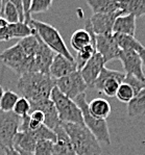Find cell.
Returning <instances> with one entry per match:
<instances>
[{"mask_svg":"<svg viewBox=\"0 0 145 155\" xmlns=\"http://www.w3.org/2000/svg\"><path fill=\"white\" fill-rule=\"evenodd\" d=\"M56 87V79L49 74L30 72L21 75L17 82V90L21 97H24L29 103L50 98L51 92Z\"/></svg>","mask_w":145,"mask_h":155,"instance_id":"1","label":"cell"},{"mask_svg":"<svg viewBox=\"0 0 145 155\" xmlns=\"http://www.w3.org/2000/svg\"><path fill=\"white\" fill-rule=\"evenodd\" d=\"M77 155H101L100 144L95 135L85 125L62 123Z\"/></svg>","mask_w":145,"mask_h":155,"instance_id":"2","label":"cell"},{"mask_svg":"<svg viewBox=\"0 0 145 155\" xmlns=\"http://www.w3.org/2000/svg\"><path fill=\"white\" fill-rule=\"evenodd\" d=\"M28 25L35 30V32L39 35V38L42 40L43 43L47 45L54 53L62 54L70 61H75L71 52L69 51L67 45L65 44L63 37L56 27H53L48 23L34 20V19L29 21Z\"/></svg>","mask_w":145,"mask_h":155,"instance_id":"3","label":"cell"},{"mask_svg":"<svg viewBox=\"0 0 145 155\" xmlns=\"http://www.w3.org/2000/svg\"><path fill=\"white\" fill-rule=\"evenodd\" d=\"M0 61L3 63L4 66L9 68L19 76L24 75L26 73L35 72V56L26 53L19 42L14 46L3 50L0 53Z\"/></svg>","mask_w":145,"mask_h":155,"instance_id":"4","label":"cell"},{"mask_svg":"<svg viewBox=\"0 0 145 155\" xmlns=\"http://www.w3.org/2000/svg\"><path fill=\"white\" fill-rule=\"evenodd\" d=\"M86 93L77 96L74 99L75 103L80 108L84 119V125L95 135L99 143H103L106 145H111V135L106 120L99 119L94 117L89 110V103L87 102Z\"/></svg>","mask_w":145,"mask_h":155,"instance_id":"5","label":"cell"},{"mask_svg":"<svg viewBox=\"0 0 145 155\" xmlns=\"http://www.w3.org/2000/svg\"><path fill=\"white\" fill-rule=\"evenodd\" d=\"M50 99L56 105L59 119L62 123H72L84 125L83 114L74 100L68 98L56 87H53Z\"/></svg>","mask_w":145,"mask_h":155,"instance_id":"6","label":"cell"},{"mask_svg":"<svg viewBox=\"0 0 145 155\" xmlns=\"http://www.w3.org/2000/svg\"><path fill=\"white\" fill-rule=\"evenodd\" d=\"M125 73L117 70H111L106 66L101 69L97 79L93 84V89L103 93L108 97H115L120 83L123 82Z\"/></svg>","mask_w":145,"mask_h":155,"instance_id":"7","label":"cell"},{"mask_svg":"<svg viewBox=\"0 0 145 155\" xmlns=\"http://www.w3.org/2000/svg\"><path fill=\"white\" fill-rule=\"evenodd\" d=\"M21 118L14 111L0 109V148L14 147V137L19 131Z\"/></svg>","mask_w":145,"mask_h":155,"instance_id":"8","label":"cell"},{"mask_svg":"<svg viewBox=\"0 0 145 155\" xmlns=\"http://www.w3.org/2000/svg\"><path fill=\"white\" fill-rule=\"evenodd\" d=\"M56 87L68 98L74 100L77 96L84 94L88 89L87 83L85 82L80 71L76 70L75 72L69 74L67 76L56 80Z\"/></svg>","mask_w":145,"mask_h":155,"instance_id":"9","label":"cell"},{"mask_svg":"<svg viewBox=\"0 0 145 155\" xmlns=\"http://www.w3.org/2000/svg\"><path fill=\"white\" fill-rule=\"evenodd\" d=\"M95 47H96V51L103 56L106 64L113 59L119 58L121 50L115 41L113 33L95 35Z\"/></svg>","mask_w":145,"mask_h":155,"instance_id":"10","label":"cell"},{"mask_svg":"<svg viewBox=\"0 0 145 155\" xmlns=\"http://www.w3.org/2000/svg\"><path fill=\"white\" fill-rule=\"evenodd\" d=\"M118 59H120V61L122 63L125 74L135 76L141 81L145 82V74L143 67H142V61L137 51L121 50Z\"/></svg>","mask_w":145,"mask_h":155,"instance_id":"11","label":"cell"},{"mask_svg":"<svg viewBox=\"0 0 145 155\" xmlns=\"http://www.w3.org/2000/svg\"><path fill=\"white\" fill-rule=\"evenodd\" d=\"M32 110H40L44 114L45 122L44 125L47 126L48 128L53 130L59 124L61 123L59 119L58 110L56 108V105L52 102L50 98L43 99L38 102H32L30 103V111Z\"/></svg>","mask_w":145,"mask_h":155,"instance_id":"12","label":"cell"},{"mask_svg":"<svg viewBox=\"0 0 145 155\" xmlns=\"http://www.w3.org/2000/svg\"><path fill=\"white\" fill-rule=\"evenodd\" d=\"M106 63H104L103 56L100 53L95 51L91 58L87 61V64L84 66V68L80 70V74H82L83 78H84L85 82L87 83L88 87L93 89V84L95 80L97 79L99 73H100L101 69L103 68Z\"/></svg>","mask_w":145,"mask_h":155,"instance_id":"13","label":"cell"},{"mask_svg":"<svg viewBox=\"0 0 145 155\" xmlns=\"http://www.w3.org/2000/svg\"><path fill=\"white\" fill-rule=\"evenodd\" d=\"M37 37H38V47L35 54V72L49 74V69H50L51 63L53 61V57L56 55V53L47 45H45L43 43L42 40L39 38V35H37Z\"/></svg>","mask_w":145,"mask_h":155,"instance_id":"14","label":"cell"},{"mask_svg":"<svg viewBox=\"0 0 145 155\" xmlns=\"http://www.w3.org/2000/svg\"><path fill=\"white\" fill-rule=\"evenodd\" d=\"M76 70L77 66L75 61H70L62 54H56L49 69V75L56 80L75 72Z\"/></svg>","mask_w":145,"mask_h":155,"instance_id":"15","label":"cell"},{"mask_svg":"<svg viewBox=\"0 0 145 155\" xmlns=\"http://www.w3.org/2000/svg\"><path fill=\"white\" fill-rule=\"evenodd\" d=\"M34 30L24 22L8 23L3 29L0 30V42L9 41L14 39H23L32 35Z\"/></svg>","mask_w":145,"mask_h":155,"instance_id":"16","label":"cell"},{"mask_svg":"<svg viewBox=\"0 0 145 155\" xmlns=\"http://www.w3.org/2000/svg\"><path fill=\"white\" fill-rule=\"evenodd\" d=\"M117 17L115 14H93L89 20L95 35L113 33L114 22Z\"/></svg>","mask_w":145,"mask_h":155,"instance_id":"17","label":"cell"},{"mask_svg":"<svg viewBox=\"0 0 145 155\" xmlns=\"http://www.w3.org/2000/svg\"><path fill=\"white\" fill-rule=\"evenodd\" d=\"M93 14H115L123 16L120 0H86Z\"/></svg>","mask_w":145,"mask_h":155,"instance_id":"18","label":"cell"},{"mask_svg":"<svg viewBox=\"0 0 145 155\" xmlns=\"http://www.w3.org/2000/svg\"><path fill=\"white\" fill-rule=\"evenodd\" d=\"M56 134V140L54 143L53 155H77L73 149L68 134L64 129L62 122L53 129Z\"/></svg>","mask_w":145,"mask_h":155,"instance_id":"19","label":"cell"},{"mask_svg":"<svg viewBox=\"0 0 145 155\" xmlns=\"http://www.w3.org/2000/svg\"><path fill=\"white\" fill-rule=\"evenodd\" d=\"M37 142H38V140H37V137H35L32 130L18 131L17 134L14 137L13 146L15 149L19 150V151L34 153V150H35Z\"/></svg>","mask_w":145,"mask_h":155,"instance_id":"20","label":"cell"},{"mask_svg":"<svg viewBox=\"0 0 145 155\" xmlns=\"http://www.w3.org/2000/svg\"><path fill=\"white\" fill-rule=\"evenodd\" d=\"M136 17L132 14L119 16L116 18L113 26V33H122L135 37L136 32Z\"/></svg>","mask_w":145,"mask_h":155,"instance_id":"21","label":"cell"},{"mask_svg":"<svg viewBox=\"0 0 145 155\" xmlns=\"http://www.w3.org/2000/svg\"><path fill=\"white\" fill-rule=\"evenodd\" d=\"M127 114L130 118H141L145 116V87L127 103Z\"/></svg>","mask_w":145,"mask_h":155,"instance_id":"22","label":"cell"},{"mask_svg":"<svg viewBox=\"0 0 145 155\" xmlns=\"http://www.w3.org/2000/svg\"><path fill=\"white\" fill-rule=\"evenodd\" d=\"M89 110L94 117L106 120L111 114V104L103 98H95L89 103Z\"/></svg>","mask_w":145,"mask_h":155,"instance_id":"23","label":"cell"},{"mask_svg":"<svg viewBox=\"0 0 145 155\" xmlns=\"http://www.w3.org/2000/svg\"><path fill=\"white\" fill-rule=\"evenodd\" d=\"M113 35L120 50H134V51L139 52L143 48V45L135 37L128 35H122V33H113Z\"/></svg>","mask_w":145,"mask_h":155,"instance_id":"24","label":"cell"},{"mask_svg":"<svg viewBox=\"0 0 145 155\" xmlns=\"http://www.w3.org/2000/svg\"><path fill=\"white\" fill-rule=\"evenodd\" d=\"M123 15L132 14L136 18L145 16V0H120Z\"/></svg>","mask_w":145,"mask_h":155,"instance_id":"25","label":"cell"},{"mask_svg":"<svg viewBox=\"0 0 145 155\" xmlns=\"http://www.w3.org/2000/svg\"><path fill=\"white\" fill-rule=\"evenodd\" d=\"M96 51V47H95V40L91 43L90 45L84 47L82 50L77 52L76 56H75V63L77 66V70L80 71L84 66L87 64V61L91 58V56L93 55V53Z\"/></svg>","mask_w":145,"mask_h":155,"instance_id":"26","label":"cell"},{"mask_svg":"<svg viewBox=\"0 0 145 155\" xmlns=\"http://www.w3.org/2000/svg\"><path fill=\"white\" fill-rule=\"evenodd\" d=\"M19 99V95L17 93L11 90L4 91L2 98L0 100V109L3 111H13L14 106Z\"/></svg>","mask_w":145,"mask_h":155,"instance_id":"27","label":"cell"},{"mask_svg":"<svg viewBox=\"0 0 145 155\" xmlns=\"http://www.w3.org/2000/svg\"><path fill=\"white\" fill-rule=\"evenodd\" d=\"M54 142L49 140H40L37 142L34 155H53Z\"/></svg>","mask_w":145,"mask_h":155,"instance_id":"28","label":"cell"},{"mask_svg":"<svg viewBox=\"0 0 145 155\" xmlns=\"http://www.w3.org/2000/svg\"><path fill=\"white\" fill-rule=\"evenodd\" d=\"M1 17H3L8 23H17L20 22L19 19V14L17 9L14 6V4L11 1L8 2L5 5L3 6L1 11Z\"/></svg>","mask_w":145,"mask_h":155,"instance_id":"29","label":"cell"},{"mask_svg":"<svg viewBox=\"0 0 145 155\" xmlns=\"http://www.w3.org/2000/svg\"><path fill=\"white\" fill-rule=\"evenodd\" d=\"M135 96V93L132 87L127 84V83H120L118 91L116 93V97L119 101L123 102V103H128Z\"/></svg>","mask_w":145,"mask_h":155,"instance_id":"30","label":"cell"},{"mask_svg":"<svg viewBox=\"0 0 145 155\" xmlns=\"http://www.w3.org/2000/svg\"><path fill=\"white\" fill-rule=\"evenodd\" d=\"M13 111L20 118H23L25 116H28L30 113V103L27 99L24 97H19L18 101L16 102L14 106Z\"/></svg>","mask_w":145,"mask_h":155,"instance_id":"31","label":"cell"},{"mask_svg":"<svg viewBox=\"0 0 145 155\" xmlns=\"http://www.w3.org/2000/svg\"><path fill=\"white\" fill-rule=\"evenodd\" d=\"M53 0H32L30 6V14H41L49 11Z\"/></svg>","mask_w":145,"mask_h":155,"instance_id":"32","label":"cell"},{"mask_svg":"<svg viewBox=\"0 0 145 155\" xmlns=\"http://www.w3.org/2000/svg\"><path fill=\"white\" fill-rule=\"evenodd\" d=\"M124 83H127L130 87L134 91L135 95L138 94L141 90H143L145 87V82L144 81H141L140 79H138L137 77L133 75H130V74H125V77H124V80H123Z\"/></svg>","mask_w":145,"mask_h":155,"instance_id":"33","label":"cell"},{"mask_svg":"<svg viewBox=\"0 0 145 155\" xmlns=\"http://www.w3.org/2000/svg\"><path fill=\"white\" fill-rule=\"evenodd\" d=\"M32 0H22L23 11H24V23L28 24L32 20V14H30V6H32Z\"/></svg>","mask_w":145,"mask_h":155,"instance_id":"34","label":"cell"},{"mask_svg":"<svg viewBox=\"0 0 145 155\" xmlns=\"http://www.w3.org/2000/svg\"><path fill=\"white\" fill-rule=\"evenodd\" d=\"M12 3L14 4V6L17 9L19 14V19H20V22H24V11H23V4L22 0H9Z\"/></svg>","mask_w":145,"mask_h":155,"instance_id":"35","label":"cell"},{"mask_svg":"<svg viewBox=\"0 0 145 155\" xmlns=\"http://www.w3.org/2000/svg\"><path fill=\"white\" fill-rule=\"evenodd\" d=\"M29 118L32 119V121H35V122H38L40 124H44L45 122L44 114L40 110H32L29 113Z\"/></svg>","mask_w":145,"mask_h":155,"instance_id":"36","label":"cell"},{"mask_svg":"<svg viewBox=\"0 0 145 155\" xmlns=\"http://www.w3.org/2000/svg\"><path fill=\"white\" fill-rule=\"evenodd\" d=\"M3 151H4V154H5V155H22L17 149H15L14 147L4 148Z\"/></svg>","mask_w":145,"mask_h":155,"instance_id":"37","label":"cell"},{"mask_svg":"<svg viewBox=\"0 0 145 155\" xmlns=\"http://www.w3.org/2000/svg\"><path fill=\"white\" fill-rule=\"evenodd\" d=\"M139 56L141 58V61H142V67H143V70H145V47H143L139 52Z\"/></svg>","mask_w":145,"mask_h":155,"instance_id":"38","label":"cell"},{"mask_svg":"<svg viewBox=\"0 0 145 155\" xmlns=\"http://www.w3.org/2000/svg\"><path fill=\"white\" fill-rule=\"evenodd\" d=\"M8 24V22L5 20V19L3 18V17H0V30L3 29L4 27H5L6 25Z\"/></svg>","mask_w":145,"mask_h":155,"instance_id":"39","label":"cell"},{"mask_svg":"<svg viewBox=\"0 0 145 155\" xmlns=\"http://www.w3.org/2000/svg\"><path fill=\"white\" fill-rule=\"evenodd\" d=\"M3 93H4V90H3V87L0 85V100H1L2 98V95H3Z\"/></svg>","mask_w":145,"mask_h":155,"instance_id":"40","label":"cell"},{"mask_svg":"<svg viewBox=\"0 0 145 155\" xmlns=\"http://www.w3.org/2000/svg\"><path fill=\"white\" fill-rule=\"evenodd\" d=\"M8 2H9V0H2V8H3V6L5 5Z\"/></svg>","mask_w":145,"mask_h":155,"instance_id":"41","label":"cell"},{"mask_svg":"<svg viewBox=\"0 0 145 155\" xmlns=\"http://www.w3.org/2000/svg\"><path fill=\"white\" fill-rule=\"evenodd\" d=\"M1 11H2V0H0V16H1Z\"/></svg>","mask_w":145,"mask_h":155,"instance_id":"42","label":"cell"},{"mask_svg":"<svg viewBox=\"0 0 145 155\" xmlns=\"http://www.w3.org/2000/svg\"><path fill=\"white\" fill-rule=\"evenodd\" d=\"M0 17H1V16H0Z\"/></svg>","mask_w":145,"mask_h":155,"instance_id":"43","label":"cell"}]
</instances>
